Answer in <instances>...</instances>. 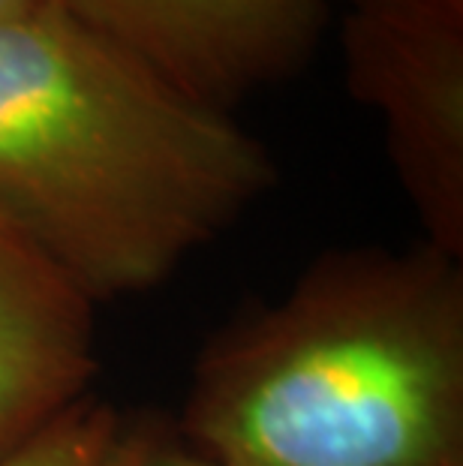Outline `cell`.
Returning a JSON list of instances; mask_svg holds the SVG:
<instances>
[{
	"instance_id": "52a82bcc",
	"label": "cell",
	"mask_w": 463,
	"mask_h": 466,
	"mask_svg": "<svg viewBox=\"0 0 463 466\" xmlns=\"http://www.w3.org/2000/svg\"><path fill=\"white\" fill-rule=\"evenodd\" d=\"M121 466H220L193 449L175 431L169 415H133L130 442Z\"/></svg>"
},
{
	"instance_id": "277c9868",
	"label": "cell",
	"mask_w": 463,
	"mask_h": 466,
	"mask_svg": "<svg viewBox=\"0 0 463 466\" xmlns=\"http://www.w3.org/2000/svg\"><path fill=\"white\" fill-rule=\"evenodd\" d=\"M57 6L220 112L298 73L322 25L319 0H57Z\"/></svg>"
},
{
	"instance_id": "9c48e42d",
	"label": "cell",
	"mask_w": 463,
	"mask_h": 466,
	"mask_svg": "<svg viewBox=\"0 0 463 466\" xmlns=\"http://www.w3.org/2000/svg\"><path fill=\"white\" fill-rule=\"evenodd\" d=\"M319 4H322V6H325V4H328V0H319ZM347 4H349V6H352V4H358V0H347Z\"/></svg>"
},
{
	"instance_id": "6da1fadb",
	"label": "cell",
	"mask_w": 463,
	"mask_h": 466,
	"mask_svg": "<svg viewBox=\"0 0 463 466\" xmlns=\"http://www.w3.org/2000/svg\"><path fill=\"white\" fill-rule=\"evenodd\" d=\"M274 184L229 112L57 4L0 22V223L94 304L163 286Z\"/></svg>"
},
{
	"instance_id": "ba28073f",
	"label": "cell",
	"mask_w": 463,
	"mask_h": 466,
	"mask_svg": "<svg viewBox=\"0 0 463 466\" xmlns=\"http://www.w3.org/2000/svg\"><path fill=\"white\" fill-rule=\"evenodd\" d=\"M52 4H57V0H0V22L27 15V13H36V9L52 6Z\"/></svg>"
},
{
	"instance_id": "8992f818",
	"label": "cell",
	"mask_w": 463,
	"mask_h": 466,
	"mask_svg": "<svg viewBox=\"0 0 463 466\" xmlns=\"http://www.w3.org/2000/svg\"><path fill=\"white\" fill-rule=\"evenodd\" d=\"M133 415L87 398L36 433L0 466H121Z\"/></svg>"
},
{
	"instance_id": "5b68a950",
	"label": "cell",
	"mask_w": 463,
	"mask_h": 466,
	"mask_svg": "<svg viewBox=\"0 0 463 466\" xmlns=\"http://www.w3.org/2000/svg\"><path fill=\"white\" fill-rule=\"evenodd\" d=\"M94 301L0 223V461L87 400Z\"/></svg>"
},
{
	"instance_id": "3957f363",
	"label": "cell",
	"mask_w": 463,
	"mask_h": 466,
	"mask_svg": "<svg viewBox=\"0 0 463 466\" xmlns=\"http://www.w3.org/2000/svg\"><path fill=\"white\" fill-rule=\"evenodd\" d=\"M340 39L425 241L463 259V0H358Z\"/></svg>"
},
{
	"instance_id": "7a4b0ae2",
	"label": "cell",
	"mask_w": 463,
	"mask_h": 466,
	"mask_svg": "<svg viewBox=\"0 0 463 466\" xmlns=\"http://www.w3.org/2000/svg\"><path fill=\"white\" fill-rule=\"evenodd\" d=\"M172 424L220 466H463L460 259L322 253L211 337Z\"/></svg>"
}]
</instances>
